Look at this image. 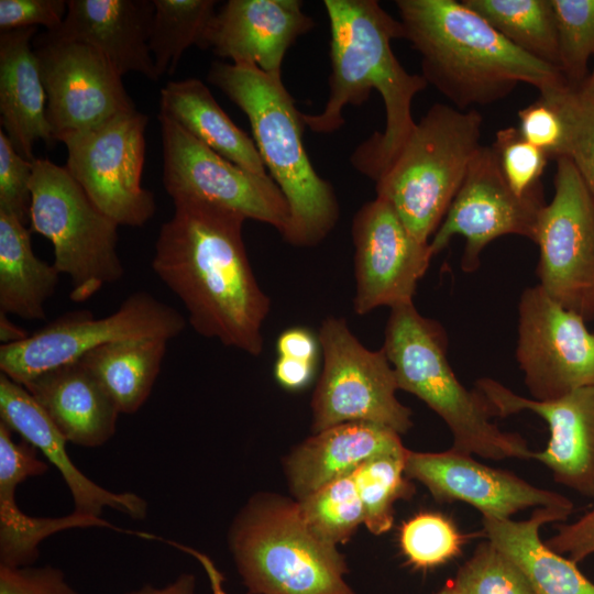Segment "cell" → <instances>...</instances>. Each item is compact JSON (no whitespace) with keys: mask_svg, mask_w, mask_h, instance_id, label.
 Instances as JSON below:
<instances>
[{"mask_svg":"<svg viewBox=\"0 0 594 594\" xmlns=\"http://www.w3.org/2000/svg\"><path fill=\"white\" fill-rule=\"evenodd\" d=\"M174 206L155 243L154 273L182 300L197 333L260 355L271 299L246 254L245 219L202 202Z\"/></svg>","mask_w":594,"mask_h":594,"instance_id":"1","label":"cell"},{"mask_svg":"<svg viewBox=\"0 0 594 594\" xmlns=\"http://www.w3.org/2000/svg\"><path fill=\"white\" fill-rule=\"evenodd\" d=\"M323 7L330 24L329 97L320 113H301L302 122L316 133L336 132L344 124V108L362 105L375 89L384 102L385 128L350 158L375 180L415 128L413 100L428 84L396 58L392 41L403 38V28L378 1L324 0Z\"/></svg>","mask_w":594,"mask_h":594,"instance_id":"2","label":"cell"},{"mask_svg":"<svg viewBox=\"0 0 594 594\" xmlns=\"http://www.w3.org/2000/svg\"><path fill=\"white\" fill-rule=\"evenodd\" d=\"M395 3L403 38L420 55L421 76L460 110L502 100L520 82L539 92L566 82L559 69L514 46L462 1Z\"/></svg>","mask_w":594,"mask_h":594,"instance_id":"3","label":"cell"},{"mask_svg":"<svg viewBox=\"0 0 594 594\" xmlns=\"http://www.w3.org/2000/svg\"><path fill=\"white\" fill-rule=\"evenodd\" d=\"M207 78L248 117L261 158L289 207L284 240L302 248L320 243L337 224L340 207L307 155L301 112L282 76L254 64L213 62Z\"/></svg>","mask_w":594,"mask_h":594,"instance_id":"4","label":"cell"},{"mask_svg":"<svg viewBox=\"0 0 594 594\" xmlns=\"http://www.w3.org/2000/svg\"><path fill=\"white\" fill-rule=\"evenodd\" d=\"M382 349L398 388L418 397L446 422L452 449L496 461L532 459L527 441L492 422L483 397L461 384L448 360L444 329L420 315L414 301L391 308Z\"/></svg>","mask_w":594,"mask_h":594,"instance_id":"5","label":"cell"},{"mask_svg":"<svg viewBox=\"0 0 594 594\" xmlns=\"http://www.w3.org/2000/svg\"><path fill=\"white\" fill-rule=\"evenodd\" d=\"M227 541L249 594H356L344 557L308 528L294 498L254 494L234 516Z\"/></svg>","mask_w":594,"mask_h":594,"instance_id":"6","label":"cell"},{"mask_svg":"<svg viewBox=\"0 0 594 594\" xmlns=\"http://www.w3.org/2000/svg\"><path fill=\"white\" fill-rule=\"evenodd\" d=\"M483 118L475 110L435 103L375 178L408 230L430 243L481 147Z\"/></svg>","mask_w":594,"mask_h":594,"instance_id":"7","label":"cell"},{"mask_svg":"<svg viewBox=\"0 0 594 594\" xmlns=\"http://www.w3.org/2000/svg\"><path fill=\"white\" fill-rule=\"evenodd\" d=\"M32 169L29 229L51 241L53 265L70 278V299L85 301L123 276L119 224L90 200L65 166L35 158Z\"/></svg>","mask_w":594,"mask_h":594,"instance_id":"8","label":"cell"},{"mask_svg":"<svg viewBox=\"0 0 594 594\" xmlns=\"http://www.w3.org/2000/svg\"><path fill=\"white\" fill-rule=\"evenodd\" d=\"M318 339L323 367L311 399L312 432L360 421L406 433L413 413L396 396V375L384 350L365 348L343 318H326Z\"/></svg>","mask_w":594,"mask_h":594,"instance_id":"9","label":"cell"},{"mask_svg":"<svg viewBox=\"0 0 594 594\" xmlns=\"http://www.w3.org/2000/svg\"><path fill=\"white\" fill-rule=\"evenodd\" d=\"M186 326L173 307L145 292L130 295L113 314L66 312L26 339L0 346L1 373L23 385L32 377L78 361L105 344L142 338L172 340Z\"/></svg>","mask_w":594,"mask_h":594,"instance_id":"10","label":"cell"},{"mask_svg":"<svg viewBox=\"0 0 594 594\" xmlns=\"http://www.w3.org/2000/svg\"><path fill=\"white\" fill-rule=\"evenodd\" d=\"M147 121L134 108L59 139L67 150L65 168L119 226L142 227L156 211L154 195L141 185Z\"/></svg>","mask_w":594,"mask_h":594,"instance_id":"11","label":"cell"},{"mask_svg":"<svg viewBox=\"0 0 594 594\" xmlns=\"http://www.w3.org/2000/svg\"><path fill=\"white\" fill-rule=\"evenodd\" d=\"M163 185L173 202L196 201L267 223L282 235L288 204L271 176L245 170L201 143L178 123L158 114Z\"/></svg>","mask_w":594,"mask_h":594,"instance_id":"12","label":"cell"},{"mask_svg":"<svg viewBox=\"0 0 594 594\" xmlns=\"http://www.w3.org/2000/svg\"><path fill=\"white\" fill-rule=\"evenodd\" d=\"M554 195L540 211L538 285L562 307L594 321V204L568 157L556 160Z\"/></svg>","mask_w":594,"mask_h":594,"instance_id":"13","label":"cell"},{"mask_svg":"<svg viewBox=\"0 0 594 594\" xmlns=\"http://www.w3.org/2000/svg\"><path fill=\"white\" fill-rule=\"evenodd\" d=\"M537 284L518 301L516 360L532 399L552 400L594 385V332Z\"/></svg>","mask_w":594,"mask_h":594,"instance_id":"14","label":"cell"},{"mask_svg":"<svg viewBox=\"0 0 594 594\" xmlns=\"http://www.w3.org/2000/svg\"><path fill=\"white\" fill-rule=\"evenodd\" d=\"M543 190L527 196L513 191L504 179L490 146L481 145L440 227L430 240L433 256L454 235L465 239L461 268L474 272L481 253L495 239L514 234L535 241Z\"/></svg>","mask_w":594,"mask_h":594,"instance_id":"15","label":"cell"},{"mask_svg":"<svg viewBox=\"0 0 594 594\" xmlns=\"http://www.w3.org/2000/svg\"><path fill=\"white\" fill-rule=\"evenodd\" d=\"M33 44L55 141L135 108L122 76L91 46L48 40L42 34Z\"/></svg>","mask_w":594,"mask_h":594,"instance_id":"16","label":"cell"},{"mask_svg":"<svg viewBox=\"0 0 594 594\" xmlns=\"http://www.w3.org/2000/svg\"><path fill=\"white\" fill-rule=\"evenodd\" d=\"M356 315L413 302L433 254L383 199L364 204L352 222Z\"/></svg>","mask_w":594,"mask_h":594,"instance_id":"17","label":"cell"},{"mask_svg":"<svg viewBox=\"0 0 594 594\" xmlns=\"http://www.w3.org/2000/svg\"><path fill=\"white\" fill-rule=\"evenodd\" d=\"M475 389L492 417L532 411L548 425L550 437L532 459L544 464L553 480L594 502V385L552 400L524 397L499 382L482 377Z\"/></svg>","mask_w":594,"mask_h":594,"instance_id":"18","label":"cell"},{"mask_svg":"<svg viewBox=\"0 0 594 594\" xmlns=\"http://www.w3.org/2000/svg\"><path fill=\"white\" fill-rule=\"evenodd\" d=\"M472 457L452 448L443 452L408 450L405 472L411 481L421 483L437 502L466 503L482 517L507 519L526 508L538 507L574 510L569 497L537 487Z\"/></svg>","mask_w":594,"mask_h":594,"instance_id":"19","label":"cell"},{"mask_svg":"<svg viewBox=\"0 0 594 594\" xmlns=\"http://www.w3.org/2000/svg\"><path fill=\"white\" fill-rule=\"evenodd\" d=\"M302 4L300 0H229L215 13L198 47L280 75L288 48L315 26Z\"/></svg>","mask_w":594,"mask_h":594,"instance_id":"20","label":"cell"},{"mask_svg":"<svg viewBox=\"0 0 594 594\" xmlns=\"http://www.w3.org/2000/svg\"><path fill=\"white\" fill-rule=\"evenodd\" d=\"M153 15V0H67L61 26L42 35L89 45L121 76L134 72L157 81L148 47Z\"/></svg>","mask_w":594,"mask_h":594,"instance_id":"21","label":"cell"},{"mask_svg":"<svg viewBox=\"0 0 594 594\" xmlns=\"http://www.w3.org/2000/svg\"><path fill=\"white\" fill-rule=\"evenodd\" d=\"M0 422L34 446L61 473L68 487L74 510L100 517L109 507L132 519H145L148 504L132 493H114L84 474L70 460L67 440L24 386L0 374Z\"/></svg>","mask_w":594,"mask_h":594,"instance_id":"22","label":"cell"},{"mask_svg":"<svg viewBox=\"0 0 594 594\" xmlns=\"http://www.w3.org/2000/svg\"><path fill=\"white\" fill-rule=\"evenodd\" d=\"M407 451L396 431L353 421L314 433L285 457L283 466L293 498L300 501L374 458Z\"/></svg>","mask_w":594,"mask_h":594,"instance_id":"23","label":"cell"},{"mask_svg":"<svg viewBox=\"0 0 594 594\" xmlns=\"http://www.w3.org/2000/svg\"><path fill=\"white\" fill-rule=\"evenodd\" d=\"M22 386L67 442L97 448L116 433L120 413L106 389L79 360L43 372Z\"/></svg>","mask_w":594,"mask_h":594,"instance_id":"24","label":"cell"},{"mask_svg":"<svg viewBox=\"0 0 594 594\" xmlns=\"http://www.w3.org/2000/svg\"><path fill=\"white\" fill-rule=\"evenodd\" d=\"M37 28L0 33V116L2 130L16 152L33 162L37 140L55 142L47 118L46 95L31 43Z\"/></svg>","mask_w":594,"mask_h":594,"instance_id":"25","label":"cell"},{"mask_svg":"<svg viewBox=\"0 0 594 594\" xmlns=\"http://www.w3.org/2000/svg\"><path fill=\"white\" fill-rule=\"evenodd\" d=\"M572 510L538 507L527 520L482 517L484 534L524 573L535 594H594V582L578 564L540 537L543 525L568 519Z\"/></svg>","mask_w":594,"mask_h":594,"instance_id":"26","label":"cell"},{"mask_svg":"<svg viewBox=\"0 0 594 594\" xmlns=\"http://www.w3.org/2000/svg\"><path fill=\"white\" fill-rule=\"evenodd\" d=\"M160 106L161 114L219 155L250 173L270 176L254 140L230 119L200 79L168 81L161 90Z\"/></svg>","mask_w":594,"mask_h":594,"instance_id":"27","label":"cell"},{"mask_svg":"<svg viewBox=\"0 0 594 594\" xmlns=\"http://www.w3.org/2000/svg\"><path fill=\"white\" fill-rule=\"evenodd\" d=\"M31 233L14 215L0 210V312L42 320L59 272L35 255Z\"/></svg>","mask_w":594,"mask_h":594,"instance_id":"28","label":"cell"},{"mask_svg":"<svg viewBox=\"0 0 594 594\" xmlns=\"http://www.w3.org/2000/svg\"><path fill=\"white\" fill-rule=\"evenodd\" d=\"M28 479V473L20 468L0 465V565H33L40 557V544L44 539L73 528H108L144 539H156L154 535L127 530L100 517L75 512L63 517L29 516L15 501L16 486Z\"/></svg>","mask_w":594,"mask_h":594,"instance_id":"29","label":"cell"},{"mask_svg":"<svg viewBox=\"0 0 594 594\" xmlns=\"http://www.w3.org/2000/svg\"><path fill=\"white\" fill-rule=\"evenodd\" d=\"M167 342L160 338L113 342L89 351L79 361L106 389L119 413L132 415L153 389Z\"/></svg>","mask_w":594,"mask_h":594,"instance_id":"30","label":"cell"},{"mask_svg":"<svg viewBox=\"0 0 594 594\" xmlns=\"http://www.w3.org/2000/svg\"><path fill=\"white\" fill-rule=\"evenodd\" d=\"M514 46L559 69L551 0H462Z\"/></svg>","mask_w":594,"mask_h":594,"instance_id":"31","label":"cell"},{"mask_svg":"<svg viewBox=\"0 0 594 594\" xmlns=\"http://www.w3.org/2000/svg\"><path fill=\"white\" fill-rule=\"evenodd\" d=\"M148 47L158 79L173 74L191 45H199L213 18L215 0H153Z\"/></svg>","mask_w":594,"mask_h":594,"instance_id":"32","label":"cell"},{"mask_svg":"<svg viewBox=\"0 0 594 594\" xmlns=\"http://www.w3.org/2000/svg\"><path fill=\"white\" fill-rule=\"evenodd\" d=\"M406 454L374 458L352 474L363 505V525L373 535L391 530L395 504L409 499L415 493V486L405 472Z\"/></svg>","mask_w":594,"mask_h":594,"instance_id":"33","label":"cell"},{"mask_svg":"<svg viewBox=\"0 0 594 594\" xmlns=\"http://www.w3.org/2000/svg\"><path fill=\"white\" fill-rule=\"evenodd\" d=\"M297 503L308 528L336 547L346 542L364 524L363 505L352 475L338 479Z\"/></svg>","mask_w":594,"mask_h":594,"instance_id":"34","label":"cell"},{"mask_svg":"<svg viewBox=\"0 0 594 594\" xmlns=\"http://www.w3.org/2000/svg\"><path fill=\"white\" fill-rule=\"evenodd\" d=\"M466 536L455 522L437 512H420L399 529V548L416 570L439 568L460 556Z\"/></svg>","mask_w":594,"mask_h":594,"instance_id":"35","label":"cell"},{"mask_svg":"<svg viewBox=\"0 0 594 594\" xmlns=\"http://www.w3.org/2000/svg\"><path fill=\"white\" fill-rule=\"evenodd\" d=\"M556 20L559 70L579 88L594 58V0H551Z\"/></svg>","mask_w":594,"mask_h":594,"instance_id":"36","label":"cell"},{"mask_svg":"<svg viewBox=\"0 0 594 594\" xmlns=\"http://www.w3.org/2000/svg\"><path fill=\"white\" fill-rule=\"evenodd\" d=\"M560 110L568 132L565 156L574 165L594 204V102L568 82L540 92Z\"/></svg>","mask_w":594,"mask_h":594,"instance_id":"37","label":"cell"},{"mask_svg":"<svg viewBox=\"0 0 594 594\" xmlns=\"http://www.w3.org/2000/svg\"><path fill=\"white\" fill-rule=\"evenodd\" d=\"M452 583L458 594H535L520 569L488 540L476 547Z\"/></svg>","mask_w":594,"mask_h":594,"instance_id":"38","label":"cell"},{"mask_svg":"<svg viewBox=\"0 0 594 594\" xmlns=\"http://www.w3.org/2000/svg\"><path fill=\"white\" fill-rule=\"evenodd\" d=\"M508 186L519 196L543 190L541 177L548 156L529 143L516 127H506L496 132L491 145Z\"/></svg>","mask_w":594,"mask_h":594,"instance_id":"39","label":"cell"},{"mask_svg":"<svg viewBox=\"0 0 594 594\" xmlns=\"http://www.w3.org/2000/svg\"><path fill=\"white\" fill-rule=\"evenodd\" d=\"M32 162L21 156L0 129V210L30 224Z\"/></svg>","mask_w":594,"mask_h":594,"instance_id":"40","label":"cell"},{"mask_svg":"<svg viewBox=\"0 0 594 594\" xmlns=\"http://www.w3.org/2000/svg\"><path fill=\"white\" fill-rule=\"evenodd\" d=\"M518 119L521 135L541 150L549 160L565 156L566 124L560 110L549 98L539 96L536 101L518 111Z\"/></svg>","mask_w":594,"mask_h":594,"instance_id":"41","label":"cell"},{"mask_svg":"<svg viewBox=\"0 0 594 594\" xmlns=\"http://www.w3.org/2000/svg\"><path fill=\"white\" fill-rule=\"evenodd\" d=\"M0 594H79L59 568L0 565Z\"/></svg>","mask_w":594,"mask_h":594,"instance_id":"42","label":"cell"},{"mask_svg":"<svg viewBox=\"0 0 594 594\" xmlns=\"http://www.w3.org/2000/svg\"><path fill=\"white\" fill-rule=\"evenodd\" d=\"M67 13V0H0V30L44 26L55 31Z\"/></svg>","mask_w":594,"mask_h":594,"instance_id":"43","label":"cell"},{"mask_svg":"<svg viewBox=\"0 0 594 594\" xmlns=\"http://www.w3.org/2000/svg\"><path fill=\"white\" fill-rule=\"evenodd\" d=\"M546 543L576 564L594 554V506L579 519L558 526Z\"/></svg>","mask_w":594,"mask_h":594,"instance_id":"44","label":"cell"},{"mask_svg":"<svg viewBox=\"0 0 594 594\" xmlns=\"http://www.w3.org/2000/svg\"><path fill=\"white\" fill-rule=\"evenodd\" d=\"M320 343L309 329L294 327L283 331L276 341L278 356L318 362Z\"/></svg>","mask_w":594,"mask_h":594,"instance_id":"45","label":"cell"},{"mask_svg":"<svg viewBox=\"0 0 594 594\" xmlns=\"http://www.w3.org/2000/svg\"><path fill=\"white\" fill-rule=\"evenodd\" d=\"M317 363L278 356L274 365V376L285 389L297 392L306 388L314 380Z\"/></svg>","mask_w":594,"mask_h":594,"instance_id":"46","label":"cell"},{"mask_svg":"<svg viewBox=\"0 0 594 594\" xmlns=\"http://www.w3.org/2000/svg\"><path fill=\"white\" fill-rule=\"evenodd\" d=\"M196 578L193 573H182L163 586L144 584L127 594H195Z\"/></svg>","mask_w":594,"mask_h":594,"instance_id":"47","label":"cell"},{"mask_svg":"<svg viewBox=\"0 0 594 594\" xmlns=\"http://www.w3.org/2000/svg\"><path fill=\"white\" fill-rule=\"evenodd\" d=\"M7 316L0 312V341L3 344H11L26 339L30 333L11 322Z\"/></svg>","mask_w":594,"mask_h":594,"instance_id":"48","label":"cell"},{"mask_svg":"<svg viewBox=\"0 0 594 594\" xmlns=\"http://www.w3.org/2000/svg\"><path fill=\"white\" fill-rule=\"evenodd\" d=\"M576 89L580 91V94L583 97L594 102V58H593V66L590 69L587 77L582 82V85Z\"/></svg>","mask_w":594,"mask_h":594,"instance_id":"49","label":"cell"},{"mask_svg":"<svg viewBox=\"0 0 594 594\" xmlns=\"http://www.w3.org/2000/svg\"><path fill=\"white\" fill-rule=\"evenodd\" d=\"M436 594H458L452 580L448 581Z\"/></svg>","mask_w":594,"mask_h":594,"instance_id":"50","label":"cell"},{"mask_svg":"<svg viewBox=\"0 0 594 594\" xmlns=\"http://www.w3.org/2000/svg\"><path fill=\"white\" fill-rule=\"evenodd\" d=\"M216 594H223V593L217 592ZM244 594H249V593L246 592V593H244Z\"/></svg>","mask_w":594,"mask_h":594,"instance_id":"51","label":"cell"}]
</instances>
